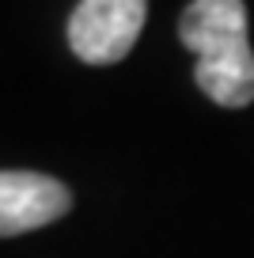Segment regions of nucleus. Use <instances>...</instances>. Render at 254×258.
<instances>
[{"label":"nucleus","instance_id":"f03ea898","mask_svg":"<svg viewBox=\"0 0 254 258\" xmlns=\"http://www.w3.org/2000/svg\"><path fill=\"white\" fill-rule=\"evenodd\" d=\"M148 0H80L69 19V46L84 64H118L137 46Z\"/></svg>","mask_w":254,"mask_h":258},{"label":"nucleus","instance_id":"f257e3e1","mask_svg":"<svg viewBox=\"0 0 254 258\" xmlns=\"http://www.w3.org/2000/svg\"><path fill=\"white\" fill-rule=\"evenodd\" d=\"M178 38L198 57L194 80L216 106L239 110L254 103V49L243 0H190Z\"/></svg>","mask_w":254,"mask_h":258},{"label":"nucleus","instance_id":"7ed1b4c3","mask_svg":"<svg viewBox=\"0 0 254 258\" xmlns=\"http://www.w3.org/2000/svg\"><path fill=\"white\" fill-rule=\"evenodd\" d=\"M72 209V194L61 178L38 171H0V239L53 224Z\"/></svg>","mask_w":254,"mask_h":258}]
</instances>
